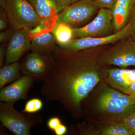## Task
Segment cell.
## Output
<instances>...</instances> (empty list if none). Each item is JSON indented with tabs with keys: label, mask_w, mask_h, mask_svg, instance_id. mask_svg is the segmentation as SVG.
<instances>
[{
	"label": "cell",
	"mask_w": 135,
	"mask_h": 135,
	"mask_svg": "<svg viewBox=\"0 0 135 135\" xmlns=\"http://www.w3.org/2000/svg\"><path fill=\"white\" fill-rule=\"evenodd\" d=\"M64 8L68 7L72 4V0H58Z\"/></svg>",
	"instance_id": "29"
},
{
	"label": "cell",
	"mask_w": 135,
	"mask_h": 135,
	"mask_svg": "<svg viewBox=\"0 0 135 135\" xmlns=\"http://www.w3.org/2000/svg\"><path fill=\"white\" fill-rule=\"evenodd\" d=\"M129 95L133 103L135 105V92Z\"/></svg>",
	"instance_id": "32"
},
{
	"label": "cell",
	"mask_w": 135,
	"mask_h": 135,
	"mask_svg": "<svg viewBox=\"0 0 135 135\" xmlns=\"http://www.w3.org/2000/svg\"><path fill=\"white\" fill-rule=\"evenodd\" d=\"M102 50L70 51L56 46L52 69L41 90L46 101L60 103L75 120L82 118L83 101L104 79L107 67L97 61Z\"/></svg>",
	"instance_id": "1"
},
{
	"label": "cell",
	"mask_w": 135,
	"mask_h": 135,
	"mask_svg": "<svg viewBox=\"0 0 135 135\" xmlns=\"http://www.w3.org/2000/svg\"><path fill=\"white\" fill-rule=\"evenodd\" d=\"M35 81L29 75H23L11 84L1 89L0 101L4 102H16L26 100L28 94Z\"/></svg>",
	"instance_id": "10"
},
{
	"label": "cell",
	"mask_w": 135,
	"mask_h": 135,
	"mask_svg": "<svg viewBox=\"0 0 135 135\" xmlns=\"http://www.w3.org/2000/svg\"><path fill=\"white\" fill-rule=\"evenodd\" d=\"M80 1V0H72V3H74L78 1Z\"/></svg>",
	"instance_id": "33"
},
{
	"label": "cell",
	"mask_w": 135,
	"mask_h": 135,
	"mask_svg": "<svg viewBox=\"0 0 135 135\" xmlns=\"http://www.w3.org/2000/svg\"><path fill=\"white\" fill-rule=\"evenodd\" d=\"M97 61L106 67L111 65L120 68L135 67V42L132 37L122 39L113 46L102 50Z\"/></svg>",
	"instance_id": "4"
},
{
	"label": "cell",
	"mask_w": 135,
	"mask_h": 135,
	"mask_svg": "<svg viewBox=\"0 0 135 135\" xmlns=\"http://www.w3.org/2000/svg\"><path fill=\"white\" fill-rule=\"evenodd\" d=\"M56 42L53 34L46 32L32 38L31 50L32 52L51 55L56 47Z\"/></svg>",
	"instance_id": "15"
},
{
	"label": "cell",
	"mask_w": 135,
	"mask_h": 135,
	"mask_svg": "<svg viewBox=\"0 0 135 135\" xmlns=\"http://www.w3.org/2000/svg\"><path fill=\"white\" fill-rule=\"evenodd\" d=\"M135 92V81L131 84L128 89L125 92L124 94L130 95Z\"/></svg>",
	"instance_id": "30"
},
{
	"label": "cell",
	"mask_w": 135,
	"mask_h": 135,
	"mask_svg": "<svg viewBox=\"0 0 135 135\" xmlns=\"http://www.w3.org/2000/svg\"><path fill=\"white\" fill-rule=\"evenodd\" d=\"M134 6L133 0H116L110 9L114 32L119 31L127 25Z\"/></svg>",
	"instance_id": "13"
},
{
	"label": "cell",
	"mask_w": 135,
	"mask_h": 135,
	"mask_svg": "<svg viewBox=\"0 0 135 135\" xmlns=\"http://www.w3.org/2000/svg\"><path fill=\"white\" fill-rule=\"evenodd\" d=\"M41 22L51 25L53 20L64 9L58 0H29Z\"/></svg>",
	"instance_id": "14"
},
{
	"label": "cell",
	"mask_w": 135,
	"mask_h": 135,
	"mask_svg": "<svg viewBox=\"0 0 135 135\" xmlns=\"http://www.w3.org/2000/svg\"><path fill=\"white\" fill-rule=\"evenodd\" d=\"M104 81L110 86L124 93L135 81V69L106 68Z\"/></svg>",
	"instance_id": "12"
},
{
	"label": "cell",
	"mask_w": 135,
	"mask_h": 135,
	"mask_svg": "<svg viewBox=\"0 0 135 135\" xmlns=\"http://www.w3.org/2000/svg\"><path fill=\"white\" fill-rule=\"evenodd\" d=\"M67 131V127L62 123L53 132L56 135H64L66 134Z\"/></svg>",
	"instance_id": "25"
},
{
	"label": "cell",
	"mask_w": 135,
	"mask_h": 135,
	"mask_svg": "<svg viewBox=\"0 0 135 135\" xmlns=\"http://www.w3.org/2000/svg\"><path fill=\"white\" fill-rule=\"evenodd\" d=\"M96 3L100 9L108 8L111 9L116 0H92Z\"/></svg>",
	"instance_id": "23"
},
{
	"label": "cell",
	"mask_w": 135,
	"mask_h": 135,
	"mask_svg": "<svg viewBox=\"0 0 135 135\" xmlns=\"http://www.w3.org/2000/svg\"><path fill=\"white\" fill-rule=\"evenodd\" d=\"M4 10L11 26L16 30L28 31L41 22L29 0H7Z\"/></svg>",
	"instance_id": "5"
},
{
	"label": "cell",
	"mask_w": 135,
	"mask_h": 135,
	"mask_svg": "<svg viewBox=\"0 0 135 135\" xmlns=\"http://www.w3.org/2000/svg\"><path fill=\"white\" fill-rule=\"evenodd\" d=\"M86 135H135V132L123 122L109 124L87 131Z\"/></svg>",
	"instance_id": "16"
},
{
	"label": "cell",
	"mask_w": 135,
	"mask_h": 135,
	"mask_svg": "<svg viewBox=\"0 0 135 135\" xmlns=\"http://www.w3.org/2000/svg\"><path fill=\"white\" fill-rule=\"evenodd\" d=\"M31 38L27 30H16L6 49L5 65L17 62L24 54L31 49Z\"/></svg>",
	"instance_id": "11"
},
{
	"label": "cell",
	"mask_w": 135,
	"mask_h": 135,
	"mask_svg": "<svg viewBox=\"0 0 135 135\" xmlns=\"http://www.w3.org/2000/svg\"><path fill=\"white\" fill-rule=\"evenodd\" d=\"M62 122L58 116H53L50 118L47 122L48 128L50 131L54 132L59 126L62 124Z\"/></svg>",
	"instance_id": "21"
},
{
	"label": "cell",
	"mask_w": 135,
	"mask_h": 135,
	"mask_svg": "<svg viewBox=\"0 0 135 135\" xmlns=\"http://www.w3.org/2000/svg\"><path fill=\"white\" fill-rule=\"evenodd\" d=\"M128 23L130 25L133 32L135 33V2L134 3L133 12Z\"/></svg>",
	"instance_id": "26"
},
{
	"label": "cell",
	"mask_w": 135,
	"mask_h": 135,
	"mask_svg": "<svg viewBox=\"0 0 135 135\" xmlns=\"http://www.w3.org/2000/svg\"><path fill=\"white\" fill-rule=\"evenodd\" d=\"M53 63L52 55L32 52L27 56L20 69L23 75H29L35 81H44L52 69Z\"/></svg>",
	"instance_id": "9"
},
{
	"label": "cell",
	"mask_w": 135,
	"mask_h": 135,
	"mask_svg": "<svg viewBox=\"0 0 135 135\" xmlns=\"http://www.w3.org/2000/svg\"><path fill=\"white\" fill-rule=\"evenodd\" d=\"M15 102H0V121L2 126L16 135H31V129L42 123V116L16 110Z\"/></svg>",
	"instance_id": "3"
},
{
	"label": "cell",
	"mask_w": 135,
	"mask_h": 135,
	"mask_svg": "<svg viewBox=\"0 0 135 135\" xmlns=\"http://www.w3.org/2000/svg\"><path fill=\"white\" fill-rule=\"evenodd\" d=\"M49 26H50V25L46 22H41L40 23L35 27L28 31L29 35L31 37L34 35H38L42 32L46 31L47 29H48L49 27Z\"/></svg>",
	"instance_id": "20"
},
{
	"label": "cell",
	"mask_w": 135,
	"mask_h": 135,
	"mask_svg": "<svg viewBox=\"0 0 135 135\" xmlns=\"http://www.w3.org/2000/svg\"><path fill=\"white\" fill-rule=\"evenodd\" d=\"M58 46L64 45L73 38V28L64 23L55 25L51 30Z\"/></svg>",
	"instance_id": "18"
},
{
	"label": "cell",
	"mask_w": 135,
	"mask_h": 135,
	"mask_svg": "<svg viewBox=\"0 0 135 135\" xmlns=\"http://www.w3.org/2000/svg\"><path fill=\"white\" fill-rule=\"evenodd\" d=\"M133 2H134V3L135 2V0H133Z\"/></svg>",
	"instance_id": "35"
},
{
	"label": "cell",
	"mask_w": 135,
	"mask_h": 135,
	"mask_svg": "<svg viewBox=\"0 0 135 135\" xmlns=\"http://www.w3.org/2000/svg\"><path fill=\"white\" fill-rule=\"evenodd\" d=\"M100 9L92 0L78 1L72 3L59 14L55 25L63 23L72 28L81 27L86 25Z\"/></svg>",
	"instance_id": "6"
},
{
	"label": "cell",
	"mask_w": 135,
	"mask_h": 135,
	"mask_svg": "<svg viewBox=\"0 0 135 135\" xmlns=\"http://www.w3.org/2000/svg\"><path fill=\"white\" fill-rule=\"evenodd\" d=\"M129 24L119 31L107 36L96 38H73L66 44L58 46L68 51H77L99 47L111 44L116 43L122 39L132 37L134 34Z\"/></svg>",
	"instance_id": "7"
},
{
	"label": "cell",
	"mask_w": 135,
	"mask_h": 135,
	"mask_svg": "<svg viewBox=\"0 0 135 135\" xmlns=\"http://www.w3.org/2000/svg\"><path fill=\"white\" fill-rule=\"evenodd\" d=\"M6 49L5 47L1 46L0 47V67H2L6 56Z\"/></svg>",
	"instance_id": "27"
},
{
	"label": "cell",
	"mask_w": 135,
	"mask_h": 135,
	"mask_svg": "<svg viewBox=\"0 0 135 135\" xmlns=\"http://www.w3.org/2000/svg\"><path fill=\"white\" fill-rule=\"evenodd\" d=\"M7 0H0V6L1 8L5 9L6 5H7Z\"/></svg>",
	"instance_id": "31"
},
{
	"label": "cell",
	"mask_w": 135,
	"mask_h": 135,
	"mask_svg": "<svg viewBox=\"0 0 135 135\" xmlns=\"http://www.w3.org/2000/svg\"><path fill=\"white\" fill-rule=\"evenodd\" d=\"M132 38H133V40H134V41L135 42V33L133 35V36H132Z\"/></svg>",
	"instance_id": "34"
},
{
	"label": "cell",
	"mask_w": 135,
	"mask_h": 135,
	"mask_svg": "<svg viewBox=\"0 0 135 135\" xmlns=\"http://www.w3.org/2000/svg\"><path fill=\"white\" fill-rule=\"evenodd\" d=\"M11 33V31H7L0 33V42H2L7 40Z\"/></svg>",
	"instance_id": "28"
},
{
	"label": "cell",
	"mask_w": 135,
	"mask_h": 135,
	"mask_svg": "<svg viewBox=\"0 0 135 135\" xmlns=\"http://www.w3.org/2000/svg\"><path fill=\"white\" fill-rule=\"evenodd\" d=\"M123 123L135 132V108L124 119Z\"/></svg>",
	"instance_id": "22"
},
{
	"label": "cell",
	"mask_w": 135,
	"mask_h": 135,
	"mask_svg": "<svg viewBox=\"0 0 135 135\" xmlns=\"http://www.w3.org/2000/svg\"><path fill=\"white\" fill-rule=\"evenodd\" d=\"M43 107V103L41 99L35 98L27 101L22 111L26 113H36L41 110Z\"/></svg>",
	"instance_id": "19"
},
{
	"label": "cell",
	"mask_w": 135,
	"mask_h": 135,
	"mask_svg": "<svg viewBox=\"0 0 135 135\" xmlns=\"http://www.w3.org/2000/svg\"><path fill=\"white\" fill-rule=\"evenodd\" d=\"M3 9L1 8V17H0V30H3L5 29L7 27V20L6 19V14L5 12L3 11Z\"/></svg>",
	"instance_id": "24"
},
{
	"label": "cell",
	"mask_w": 135,
	"mask_h": 135,
	"mask_svg": "<svg viewBox=\"0 0 135 135\" xmlns=\"http://www.w3.org/2000/svg\"><path fill=\"white\" fill-rule=\"evenodd\" d=\"M20 71V65L17 62L5 65L1 68L0 89L8 83L14 82L19 79Z\"/></svg>",
	"instance_id": "17"
},
{
	"label": "cell",
	"mask_w": 135,
	"mask_h": 135,
	"mask_svg": "<svg viewBox=\"0 0 135 135\" xmlns=\"http://www.w3.org/2000/svg\"><path fill=\"white\" fill-rule=\"evenodd\" d=\"M92 91V95L90 94L81 104L82 118L85 120L83 124L87 127L97 128L123 122L135 108L129 95L112 88L104 81Z\"/></svg>",
	"instance_id": "2"
},
{
	"label": "cell",
	"mask_w": 135,
	"mask_h": 135,
	"mask_svg": "<svg viewBox=\"0 0 135 135\" xmlns=\"http://www.w3.org/2000/svg\"><path fill=\"white\" fill-rule=\"evenodd\" d=\"M112 30L113 31L111 9L101 8L91 22L81 27L73 28V38L104 37L112 34Z\"/></svg>",
	"instance_id": "8"
}]
</instances>
